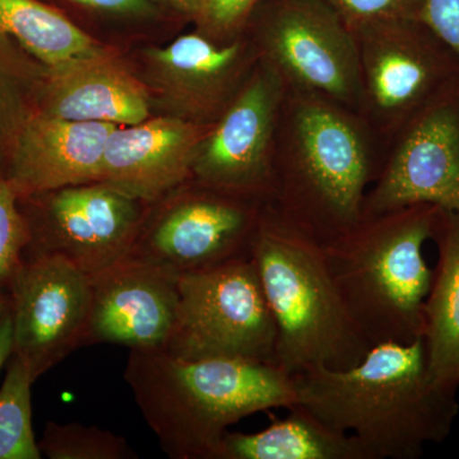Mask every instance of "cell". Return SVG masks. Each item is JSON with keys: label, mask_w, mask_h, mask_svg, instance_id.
I'll use <instances>...</instances> for the list:
<instances>
[{"label": "cell", "mask_w": 459, "mask_h": 459, "mask_svg": "<svg viewBox=\"0 0 459 459\" xmlns=\"http://www.w3.org/2000/svg\"><path fill=\"white\" fill-rule=\"evenodd\" d=\"M296 403L352 435L371 459H418L443 443L457 419V388L437 382L424 336L374 344L346 369L296 374Z\"/></svg>", "instance_id": "1"}, {"label": "cell", "mask_w": 459, "mask_h": 459, "mask_svg": "<svg viewBox=\"0 0 459 459\" xmlns=\"http://www.w3.org/2000/svg\"><path fill=\"white\" fill-rule=\"evenodd\" d=\"M385 151L358 111L318 93L287 90L268 205L328 243L360 221Z\"/></svg>", "instance_id": "2"}, {"label": "cell", "mask_w": 459, "mask_h": 459, "mask_svg": "<svg viewBox=\"0 0 459 459\" xmlns=\"http://www.w3.org/2000/svg\"><path fill=\"white\" fill-rule=\"evenodd\" d=\"M124 379L172 459H219L231 425L296 403L292 376L272 361L181 360L164 349H134Z\"/></svg>", "instance_id": "3"}, {"label": "cell", "mask_w": 459, "mask_h": 459, "mask_svg": "<svg viewBox=\"0 0 459 459\" xmlns=\"http://www.w3.org/2000/svg\"><path fill=\"white\" fill-rule=\"evenodd\" d=\"M250 255L276 323L274 364L296 376L364 359L370 343L344 307L322 243L265 204Z\"/></svg>", "instance_id": "4"}, {"label": "cell", "mask_w": 459, "mask_h": 459, "mask_svg": "<svg viewBox=\"0 0 459 459\" xmlns=\"http://www.w3.org/2000/svg\"><path fill=\"white\" fill-rule=\"evenodd\" d=\"M440 211L415 204L361 217L323 244L344 307L370 346L424 336L433 271L422 249L433 240Z\"/></svg>", "instance_id": "5"}, {"label": "cell", "mask_w": 459, "mask_h": 459, "mask_svg": "<svg viewBox=\"0 0 459 459\" xmlns=\"http://www.w3.org/2000/svg\"><path fill=\"white\" fill-rule=\"evenodd\" d=\"M276 323L252 255L179 277V303L164 350L181 360L273 362Z\"/></svg>", "instance_id": "6"}, {"label": "cell", "mask_w": 459, "mask_h": 459, "mask_svg": "<svg viewBox=\"0 0 459 459\" xmlns=\"http://www.w3.org/2000/svg\"><path fill=\"white\" fill-rule=\"evenodd\" d=\"M246 33L259 60L280 75L286 90L318 93L359 110L355 36L322 0H262Z\"/></svg>", "instance_id": "7"}, {"label": "cell", "mask_w": 459, "mask_h": 459, "mask_svg": "<svg viewBox=\"0 0 459 459\" xmlns=\"http://www.w3.org/2000/svg\"><path fill=\"white\" fill-rule=\"evenodd\" d=\"M352 32L360 65L358 113L386 148L459 74V56L419 18L374 21Z\"/></svg>", "instance_id": "8"}, {"label": "cell", "mask_w": 459, "mask_h": 459, "mask_svg": "<svg viewBox=\"0 0 459 459\" xmlns=\"http://www.w3.org/2000/svg\"><path fill=\"white\" fill-rule=\"evenodd\" d=\"M264 205L190 179L150 204L128 255L179 277L249 256Z\"/></svg>", "instance_id": "9"}, {"label": "cell", "mask_w": 459, "mask_h": 459, "mask_svg": "<svg viewBox=\"0 0 459 459\" xmlns=\"http://www.w3.org/2000/svg\"><path fill=\"white\" fill-rule=\"evenodd\" d=\"M18 202L30 234L25 255L62 256L89 276L131 252L150 208L101 181Z\"/></svg>", "instance_id": "10"}, {"label": "cell", "mask_w": 459, "mask_h": 459, "mask_svg": "<svg viewBox=\"0 0 459 459\" xmlns=\"http://www.w3.org/2000/svg\"><path fill=\"white\" fill-rule=\"evenodd\" d=\"M415 204L459 212V74L389 142L362 217Z\"/></svg>", "instance_id": "11"}, {"label": "cell", "mask_w": 459, "mask_h": 459, "mask_svg": "<svg viewBox=\"0 0 459 459\" xmlns=\"http://www.w3.org/2000/svg\"><path fill=\"white\" fill-rule=\"evenodd\" d=\"M286 91L280 75L259 60L202 142L192 179L230 195L270 204Z\"/></svg>", "instance_id": "12"}, {"label": "cell", "mask_w": 459, "mask_h": 459, "mask_svg": "<svg viewBox=\"0 0 459 459\" xmlns=\"http://www.w3.org/2000/svg\"><path fill=\"white\" fill-rule=\"evenodd\" d=\"M13 352L33 382L86 344L89 274L57 255H25L8 282Z\"/></svg>", "instance_id": "13"}, {"label": "cell", "mask_w": 459, "mask_h": 459, "mask_svg": "<svg viewBox=\"0 0 459 459\" xmlns=\"http://www.w3.org/2000/svg\"><path fill=\"white\" fill-rule=\"evenodd\" d=\"M258 62L246 32L234 40L216 41L195 30L164 48L144 50L140 75L152 108L161 115L213 126Z\"/></svg>", "instance_id": "14"}, {"label": "cell", "mask_w": 459, "mask_h": 459, "mask_svg": "<svg viewBox=\"0 0 459 459\" xmlns=\"http://www.w3.org/2000/svg\"><path fill=\"white\" fill-rule=\"evenodd\" d=\"M86 344L164 349L179 303V276L126 255L91 274Z\"/></svg>", "instance_id": "15"}, {"label": "cell", "mask_w": 459, "mask_h": 459, "mask_svg": "<svg viewBox=\"0 0 459 459\" xmlns=\"http://www.w3.org/2000/svg\"><path fill=\"white\" fill-rule=\"evenodd\" d=\"M211 128L170 115L117 126L105 146L100 181L156 204L192 179L199 147Z\"/></svg>", "instance_id": "16"}, {"label": "cell", "mask_w": 459, "mask_h": 459, "mask_svg": "<svg viewBox=\"0 0 459 459\" xmlns=\"http://www.w3.org/2000/svg\"><path fill=\"white\" fill-rule=\"evenodd\" d=\"M152 110L141 75L105 45L56 65H44L36 95L38 113L74 122L133 126L148 119Z\"/></svg>", "instance_id": "17"}, {"label": "cell", "mask_w": 459, "mask_h": 459, "mask_svg": "<svg viewBox=\"0 0 459 459\" xmlns=\"http://www.w3.org/2000/svg\"><path fill=\"white\" fill-rule=\"evenodd\" d=\"M117 126L35 111L18 133L3 174L18 198L100 181L105 146Z\"/></svg>", "instance_id": "18"}, {"label": "cell", "mask_w": 459, "mask_h": 459, "mask_svg": "<svg viewBox=\"0 0 459 459\" xmlns=\"http://www.w3.org/2000/svg\"><path fill=\"white\" fill-rule=\"evenodd\" d=\"M433 240L439 258L425 301L424 340L437 382L459 388V212L440 211Z\"/></svg>", "instance_id": "19"}, {"label": "cell", "mask_w": 459, "mask_h": 459, "mask_svg": "<svg viewBox=\"0 0 459 459\" xmlns=\"http://www.w3.org/2000/svg\"><path fill=\"white\" fill-rule=\"evenodd\" d=\"M285 419H273L258 433H229L219 459H371L352 435L325 424L304 407H290Z\"/></svg>", "instance_id": "20"}, {"label": "cell", "mask_w": 459, "mask_h": 459, "mask_svg": "<svg viewBox=\"0 0 459 459\" xmlns=\"http://www.w3.org/2000/svg\"><path fill=\"white\" fill-rule=\"evenodd\" d=\"M0 35L13 39L45 66L102 47L62 9L42 0H0Z\"/></svg>", "instance_id": "21"}, {"label": "cell", "mask_w": 459, "mask_h": 459, "mask_svg": "<svg viewBox=\"0 0 459 459\" xmlns=\"http://www.w3.org/2000/svg\"><path fill=\"white\" fill-rule=\"evenodd\" d=\"M44 65L8 36L0 35V171L26 120L36 111Z\"/></svg>", "instance_id": "22"}, {"label": "cell", "mask_w": 459, "mask_h": 459, "mask_svg": "<svg viewBox=\"0 0 459 459\" xmlns=\"http://www.w3.org/2000/svg\"><path fill=\"white\" fill-rule=\"evenodd\" d=\"M31 376L12 355L0 386V459H40L32 429Z\"/></svg>", "instance_id": "23"}, {"label": "cell", "mask_w": 459, "mask_h": 459, "mask_svg": "<svg viewBox=\"0 0 459 459\" xmlns=\"http://www.w3.org/2000/svg\"><path fill=\"white\" fill-rule=\"evenodd\" d=\"M39 446L41 455L49 459L140 458V455L120 435L77 422H48Z\"/></svg>", "instance_id": "24"}, {"label": "cell", "mask_w": 459, "mask_h": 459, "mask_svg": "<svg viewBox=\"0 0 459 459\" xmlns=\"http://www.w3.org/2000/svg\"><path fill=\"white\" fill-rule=\"evenodd\" d=\"M30 234L16 190L0 171V285L7 286L29 246Z\"/></svg>", "instance_id": "25"}, {"label": "cell", "mask_w": 459, "mask_h": 459, "mask_svg": "<svg viewBox=\"0 0 459 459\" xmlns=\"http://www.w3.org/2000/svg\"><path fill=\"white\" fill-rule=\"evenodd\" d=\"M262 0H204L195 25L216 41H230L246 32L253 12Z\"/></svg>", "instance_id": "26"}, {"label": "cell", "mask_w": 459, "mask_h": 459, "mask_svg": "<svg viewBox=\"0 0 459 459\" xmlns=\"http://www.w3.org/2000/svg\"><path fill=\"white\" fill-rule=\"evenodd\" d=\"M350 30L389 18H419L424 0H322Z\"/></svg>", "instance_id": "27"}, {"label": "cell", "mask_w": 459, "mask_h": 459, "mask_svg": "<svg viewBox=\"0 0 459 459\" xmlns=\"http://www.w3.org/2000/svg\"><path fill=\"white\" fill-rule=\"evenodd\" d=\"M75 11L101 20L146 23L159 20L164 12L151 0H59Z\"/></svg>", "instance_id": "28"}, {"label": "cell", "mask_w": 459, "mask_h": 459, "mask_svg": "<svg viewBox=\"0 0 459 459\" xmlns=\"http://www.w3.org/2000/svg\"><path fill=\"white\" fill-rule=\"evenodd\" d=\"M420 20L459 56V0H424Z\"/></svg>", "instance_id": "29"}, {"label": "cell", "mask_w": 459, "mask_h": 459, "mask_svg": "<svg viewBox=\"0 0 459 459\" xmlns=\"http://www.w3.org/2000/svg\"><path fill=\"white\" fill-rule=\"evenodd\" d=\"M164 13L174 14V17L195 22L204 0H151Z\"/></svg>", "instance_id": "30"}, {"label": "cell", "mask_w": 459, "mask_h": 459, "mask_svg": "<svg viewBox=\"0 0 459 459\" xmlns=\"http://www.w3.org/2000/svg\"><path fill=\"white\" fill-rule=\"evenodd\" d=\"M13 352V325L11 307L0 316V370L3 369Z\"/></svg>", "instance_id": "31"}, {"label": "cell", "mask_w": 459, "mask_h": 459, "mask_svg": "<svg viewBox=\"0 0 459 459\" xmlns=\"http://www.w3.org/2000/svg\"><path fill=\"white\" fill-rule=\"evenodd\" d=\"M11 307V295L7 286L0 285V316Z\"/></svg>", "instance_id": "32"}]
</instances>
